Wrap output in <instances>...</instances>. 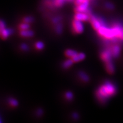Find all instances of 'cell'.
<instances>
[{"label":"cell","instance_id":"cell-16","mask_svg":"<svg viewBox=\"0 0 123 123\" xmlns=\"http://www.w3.org/2000/svg\"><path fill=\"white\" fill-rule=\"evenodd\" d=\"M65 97L68 101H71L74 99V95L71 91H67L65 94Z\"/></svg>","mask_w":123,"mask_h":123},{"label":"cell","instance_id":"cell-30","mask_svg":"<svg viewBox=\"0 0 123 123\" xmlns=\"http://www.w3.org/2000/svg\"><path fill=\"white\" fill-rule=\"evenodd\" d=\"M120 39V41L123 42V27L122 29V31H121Z\"/></svg>","mask_w":123,"mask_h":123},{"label":"cell","instance_id":"cell-11","mask_svg":"<svg viewBox=\"0 0 123 123\" xmlns=\"http://www.w3.org/2000/svg\"><path fill=\"white\" fill-rule=\"evenodd\" d=\"M86 57V55L84 53L80 52L78 53L72 59L74 63L79 62L83 61Z\"/></svg>","mask_w":123,"mask_h":123},{"label":"cell","instance_id":"cell-3","mask_svg":"<svg viewBox=\"0 0 123 123\" xmlns=\"http://www.w3.org/2000/svg\"><path fill=\"white\" fill-rule=\"evenodd\" d=\"M100 56H101V58L104 63L112 61V59H113L110 47H108L105 49H104L101 53Z\"/></svg>","mask_w":123,"mask_h":123},{"label":"cell","instance_id":"cell-28","mask_svg":"<svg viewBox=\"0 0 123 123\" xmlns=\"http://www.w3.org/2000/svg\"><path fill=\"white\" fill-rule=\"evenodd\" d=\"M61 20V18L60 17H55V18H54L53 19L52 22L54 23H55V24H57V23H59L60 21Z\"/></svg>","mask_w":123,"mask_h":123},{"label":"cell","instance_id":"cell-21","mask_svg":"<svg viewBox=\"0 0 123 123\" xmlns=\"http://www.w3.org/2000/svg\"><path fill=\"white\" fill-rule=\"evenodd\" d=\"M105 6L106 8L107 9H109V10H113L114 8V6L113 4L112 3H111L110 2H107L105 3Z\"/></svg>","mask_w":123,"mask_h":123},{"label":"cell","instance_id":"cell-4","mask_svg":"<svg viewBox=\"0 0 123 123\" xmlns=\"http://www.w3.org/2000/svg\"><path fill=\"white\" fill-rule=\"evenodd\" d=\"M73 31L75 33H81L83 32L84 27L82 21L75 20L72 23Z\"/></svg>","mask_w":123,"mask_h":123},{"label":"cell","instance_id":"cell-5","mask_svg":"<svg viewBox=\"0 0 123 123\" xmlns=\"http://www.w3.org/2000/svg\"><path fill=\"white\" fill-rule=\"evenodd\" d=\"M109 47L113 59H116L118 57L121 52V47L120 45L118 44H114L109 46Z\"/></svg>","mask_w":123,"mask_h":123},{"label":"cell","instance_id":"cell-22","mask_svg":"<svg viewBox=\"0 0 123 123\" xmlns=\"http://www.w3.org/2000/svg\"><path fill=\"white\" fill-rule=\"evenodd\" d=\"M21 49L22 50L24 51H27L29 50V47L28 46V45H27L26 44H25V43H23L21 45Z\"/></svg>","mask_w":123,"mask_h":123},{"label":"cell","instance_id":"cell-12","mask_svg":"<svg viewBox=\"0 0 123 123\" xmlns=\"http://www.w3.org/2000/svg\"><path fill=\"white\" fill-rule=\"evenodd\" d=\"M79 76L80 79L84 82H88L89 81V76L86 72L80 71L79 72Z\"/></svg>","mask_w":123,"mask_h":123},{"label":"cell","instance_id":"cell-8","mask_svg":"<svg viewBox=\"0 0 123 123\" xmlns=\"http://www.w3.org/2000/svg\"><path fill=\"white\" fill-rule=\"evenodd\" d=\"M89 14L85 12H76L75 15V19L80 21H87L90 19Z\"/></svg>","mask_w":123,"mask_h":123},{"label":"cell","instance_id":"cell-19","mask_svg":"<svg viewBox=\"0 0 123 123\" xmlns=\"http://www.w3.org/2000/svg\"><path fill=\"white\" fill-rule=\"evenodd\" d=\"M19 28L21 30H27V29H29L30 28V26L29 25L28 23H23L22 24H21L20 26H19Z\"/></svg>","mask_w":123,"mask_h":123},{"label":"cell","instance_id":"cell-18","mask_svg":"<svg viewBox=\"0 0 123 123\" xmlns=\"http://www.w3.org/2000/svg\"><path fill=\"white\" fill-rule=\"evenodd\" d=\"M44 44L41 41L37 42L35 44V47L37 50H42L44 48Z\"/></svg>","mask_w":123,"mask_h":123},{"label":"cell","instance_id":"cell-29","mask_svg":"<svg viewBox=\"0 0 123 123\" xmlns=\"http://www.w3.org/2000/svg\"><path fill=\"white\" fill-rule=\"evenodd\" d=\"M84 0H75V3L76 5H79V4H80L82 2H83Z\"/></svg>","mask_w":123,"mask_h":123},{"label":"cell","instance_id":"cell-15","mask_svg":"<svg viewBox=\"0 0 123 123\" xmlns=\"http://www.w3.org/2000/svg\"><path fill=\"white\" fill-rule=\"evenodd\" d=\"M78 53V52L74 50L67 49V50L65 51V55L69 57V58L72 59Z\"/></svg>","mask_w":123,"mask_h":123},{"label":"cell","instance_id":"cell-17","mask_svg":"<svg viewBox=\"0 0 123 123\" xmlns=\"http://www.w3.org/2000/svg\"><path fill=\"white\" fill-rule=\"evenodd\" d=\"M8 103L9 104L13 107H17L18 105V102L16 99L14 98H10L8 99Z\"/></svg>","mask_w":123,"mask_h":123},{"label":"cell","instance_id":"cell-14","mask_svg":"<svg viewBox=\"0 0 123 123\" xmlns=\"http://www.w3.org/2000/svg\"><path fill=\"white\" fill-rule=\"evenodd\" d=\"M74 63V62L72 59L69 58L64 62L62 64V67L64 69H68L72 66Z\"/></svg>","mask_w":123,"mask_h":123},{"label":"cell","instance_id":"cell-20","mask_svg":"<svg viewBox=\"0 0 123 123\" xmlns=\"http://www.w3.org/2000/svg\"><path fill=\"white\" fill-rule=\"evenodd\" d=\"M55 29L57 33L61 34L62 32V30H63L62 25L61 24H57L55 26Z\"/></svg>","mask_w":123,"mask_h":123},{"label":"cell","instance_id":"cell-6","mask_svg":"<svg viewBox=\"0 0 123 123\" xmlns=\"http://www.w3.org/2000/svg\"><path fill=\"white\" fill-rule=\"evenodd\" d=\"M89 5V0H84V1L80 3V4H79V5H77V7L75 9V11L76 12H85L88 8Z\"/></svg>","mask_w":123,"mask_h":123},{"label":"cell","instance_id":"cell-1","mask_svg":"<svg viewBox=\"0 0 123 123\" xmlns=\"http://www.w3.org/2000/svg\"><path fill=\"white\" fill-rule=\"evenodd\" d=\"M117 88L114 83L106 80L100 86L96 91V97L101 103H105L117 93Z\"/></svg>","mask_w":123,"mask_h":123},{"label":"cell","instance_id":"cell-2","mask_svg":"<svg viewBox=\"0 0 123 123\" xmlns=\"http://www.w3.org/2000/svg\"><path fill=\"white\" fill-rule=\"evenodd\" d=\"M97 31L99 36L103 37L106 40H110L115 43L118 42L117 40L115 37L112 28H108L106 26H102Z\"/></svg>","mask_w":123,"mask_h":123},{"label":"cell","instance_id":"cell-25","mask_svg":"<svg viewBox=\"0 0 123 123\" xmlns=\"http://www.w3.org/2000/svg\"><path fill=\"white\" fill-rule=\"evenodd\" d=\"M33 21V18L32 17H27L24 18V22L27 23H31Z\"/></svg>","mask_w":123,"mask_h":123},{"label":"cell","instance_id":"cell-32","mask_svg":"<svg viewBox=\"0 0 123 123\" xmlns=\"http://www.w3.org/2000/svg\"><path fill=\"white\" fill-rule=\"evenodd\" d=\"M1 30H0V34H1Z\"/></svg>","mask_w":123,"mask_h":123},{"label":"cell","instance_id":"cell-10","mask_svg":"<svg viewBox=\"0 0 123 123\" xmlns=\"http://www.w3.org/2000/svg\"><path fill=\"white\" fill-rule=\"evenodd\" d=\"M107 71L110 74H112L115 71V66L112 61L105 63Z\"/></svg>","mask_w":123,"mask_h":123},{"label":"cell","instance_id":"cell-9","mask_svg":"<svg viewBox=\"0 0 123 123\" xmlns=\"http://www.w3.org/2000/svg\"><path fill=\"white\" fill-rule=\"evenodd\" d=\"M13 32V30L11 29H6L5 28L1 30V36L3 39H6L10 36H11Z\"/></svg>","mask_w":123,"mask_h":123},{"label":"cell","instance_id":"cell-26","mask_svg":"<svg viewBox=\"0 0 123 123\" xmlns=\"http://www.w3.org/2000/svg\"><path fill=\"white\" fill-rule=\"evenodd\" d=\"M6 27V24L5 22L3 21H0V30H2L5 29Z\"/></svg>","mask_w":123,"mask_h":123},{"label":"cell","instance_id":"cell-33","mask_svg":"<svg viewBox=\"0 0 123 123\" xmlns=\"http://www.w3.org/2000/svg\"><path fill=\"white\" fill-rule=\"evenodd\" d=\"M0 123H2V122H1V120H0Z\"/></svg>","mask_w":123,"mask_h":123},{"label":"cell","instance_id":"cell-27","mask_svg":"<svg viewBox=\"0 0 123 123\" xmlns=\"http://www.w3.org/2000/svg\"><path fill=\"white\" fill-rule=\"evenodd\" d=\"M72 117L74 119V120H77L79 118V115L78 113L74 112V113H72Z\"/></svg>","mask_w":123,"mask_h":123},{"label":"cell","instance_id":"cell-7","mask_svg":"<svg viewBox=\"0 0 123 123\" xmlns=\"http://www.w3.org/2000/svg\"><path fill=\"white\" fill-rule=\"evenodd\" d=\"M89 20L91 22V24L95 30L97 31L101 28V27L102 26L101 23L100 22L99 19L95 17L94 15H91L90 16Z\"/></svg>","mask_w":123,"mask_h":123},{"label":"cell","instance_id":"cell-24","mask_svg":"<svg viewBox=\"0 0 123 123\" xmlns=\"http://www.w3.org/2000/svg\"><path fill=\"white\" fill-rule=\"evenodd\" d=\"M44 113V111L42 108H38L36 111V115L38 117H41L42 115H43Z\"/></svg>","mask_w":123,"mask_h":123},{"label":"cell","instance_id":"cell-31","mask_svg":"<svg viewBox=\"0 0 123 123\" xmlns=\"http://www.w3.org/2000/svg\"><path fill=\"white\" fill-rule=\"evenodd\" d=\"M67 1H72V0H67Z\"/></svg>","mask_w":123,"mask_h":123},{"label":"cell","instance_id":"cell-23","mask_svg":"<svg viewBox=\"0 0 123 123\" xmlns=\"http://www.w3.org/2000/svg\"><path fill=\"white\" fill-rule=\"evenodd\" d=\"M67 0H55V4L57 6H61Z\"/></svg>","mask_w":123,"mask_h":123},{"label":"cell","instance_id":"cell-13","mask_svg":"<svg viewBox=\"0 0 123 123\" xmlns=\"http://www.w3.org/2000/svg\"><path fill=\"white\" fill-rule=\"evenodd\" d=\"M21 36L23 37H31L33 36L34 33L32 30L29 29H27L24 30H21L20 32Z\"/></svg>","mask_w":123,"mask_h":123}]
</instances>
